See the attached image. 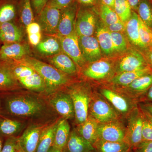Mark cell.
Returning a JSON list of instances; mask_svg holds the SVG:
<instances>
[{
  "instance_id": "37",
  "label": "cell",
  "mask_w": 152,
  "mask_h": 152,
  "mask_svg": "<svg viewBox=\"0 0 152 152\" xmlns=\"http://www.w3.org/2000/svg\"><path fill=\"white\" fill-rule=\"evenodd\" d=\"M140 40L145 49H152V28L148 26L139 18Z\"/></svg>"
},
{
  "instance_id": "5",
  "label": "cell",
  "mask_w": 152,
  "mask_h": 152,
  "mask_svg": "<svg viewBox=\"0 0 152 152\" xmlns=\"http://www.w3.org/2000/svg\"><path fill=\"white\" fill-rule=\"evenodd\" d=\"M98 93L105 98L123 118H126L137 107L134 99L116 90L101 88Z\"/></svg>"
},
{
  "instance_id": "34",
  "label": "cell",
  "mask_w": 152,
  "mask_h": 152,
  "mask_svg": "<svg viewBox=\"0 0 152 152\" xmlns=\"http://www.w3.org/2000/svg\"><path fill=\"white\" fill-rule=\"evenodd\" d=\"M19 4L18 13L21 22L26 27L34 22V16L31 0H21Z\"/></svg>"
},
{
  "instance_id": "41",
  "label": "cell",
  "mask_w": 152,
  "mask_h": 152,
  "mask_svg": "<svg viewBox=\"0 0 152 152\" xmlns=\"http://www.w3.org/2000/svg\"><path fill=\"white\" fill-rule=\"evenodd\" d=\"M18 149V137L7 138L1 152H16Z\"/></svg>"
},
{
  "instance_id": "30",
  "label": "cell",
  "mask_w": 152,
  "mask_h": 152,
  "mask_svg": "<svg viewBox=\"0 0 152 152\" xmlns=\"http://www.w3.org/2000/svg\"><path fill=\"white\" fill-rule=\"evenodd\" d=\"M24 126V124L18 120L0 117V136L7 138L16 137L21 132Z\"/></svg>"
},
{
  "instance_id": "9",
  "label": "cell",
  "mask_w": 152,
  "mask_h": 152,
  "mask_svg": "<svg viewBox=\"0 0 152 152\" xmlns=\"http://www.w3.org/2000/svg\"><path fill=\"white\" fill-rule=\"evenodd\" d=\"M126 127L121 120L106 124H99L98 139L111 142L125 141Z\"/></svg>"
},
{
  "instance_id": "4",
  "label": "cell",
  "mask_w": 152,
  "mask_h": 152,
  "mask_svg": "<svg viewBox=\"0 0 152 152\" xmlns=\"http://www.w3.org/2000/svg\"><path fill=\"white\" fill-rule=\"evenodd\" d=\"M88 115L99 124L112 122L123 118L105 98L94 91L90 101Z\"/></svg>"
},
{
  "instance_id": "2",
  "label": "cell",
  "mask_w": 152,
  "mask_h": 152,
  "mask_svg": "<svg viewBox=\"0 0 152 152\" xmlns=\"http://www.w3.org/2000/svg\"><path fill=\"white\" fill-rule=\"evenodd\" d=\"M34 69L43 79L47 90L45 96L61 89L70 81L68 75L57 69L53 66L50 65L34 58H26L18 61Z\"/></svg>"
},
{
  "instance_id": "13",
  "label": "cell",
  "mask_w": 152,
  "mask_h": 152,
  "mask_svg": "<svg viewBox=\"0 0 152 152\" xmlns=\"http://www.w3.org/2000/svg\"><path fill=\"white\" fill-rule=\"evenodd\" d=\"M22 86L14 74L12 61H0V92L13 91Z\"/></svg>"
},
{
  "instance_id": "10",
  "label": "cell",
  "mask_w": 152,
  "mask_h": 152,
  "mask_svg": "<svg viewBox=\"0 0 152 152\" xmlns=\"http://www.w3.org/2000/svg\"><path fill=\"white\" fill-rule=\"evenodd\" d=\"M62 50L70 57L76 65L83 67L86 61L82 54L80 47L78 36L74 31L66 37H60L59 39Z\"/></svg>"
},
{
  "instance_id": "16",
  "label": "cell",
  "mask_w": 152,
  "mask_h": 152,
  "mask_svg": "<svg viewBox=\"0 0 152 152\" xmlns=\"http://www.w3.org/2000/svg\"><path fill=\"white\" fill-rule=\"evenodd\" d=\"M113 70V65L110 62L99 60L91 63L83 70V73L87 78L99 81L108 77Z\"/></svg>"
},
{
  "instance_id": "51",
  "label": "cell",
  "mask_w": 152,
  "mask_h": 152,
  "mask_svg": "<svg viewBox=\"0 0 152 152\" xmlns=\"http://www.w3.org/2000/svg\"><path fill=\"white\" fill-rule=\"evenodd\" d=\"M79 1L84 5H91L95 3L96 0H79Z\"/></svg>"
},
{
  "instance_id": "7",
  "label": "cell",
  "mask_w": 152,
  "mask_h": 152,
  "mask_svg": "<svg viewBox=\"0 0 152 152\" xmlns=\"http://www.w3.org/2000/svg\"><path fill=\"white\" fill-rule=\"evenodd\" d=\"M47 97L49 105L62 118L67 120L75 119L73 104L66 90H58L47 96Z\"/></svg>"
},
{
  "instance_id": "11",
  "label": "cell",
  "mask_w": 152,
  "mask_h": 152,
  "mask_svg": "<svg viewBox=\"0 0 152 152\" xmlns=\"http://www.w3.org/2000/svg\"><path fill=\"white\" fill-rule=\"evenodd\" d=\"M62 10L46 5L39 14L41 30L50 34H57Z\"/></svg>"
},
{
  "instance_id": "14",
  "label": "cell",
  "mask_w": 152,
  "mask_h": 152,
  "mask_svg": "<svg viewBox=\"0 0 152 152\" xmlns=\"http://www.w3.org/2000/svg\"><path fill=\"white\" fill-rule=\"evenodd\" d=\"M148 67L149 66L143 56L137 51H133L120 60L117 67V74L139 70Z\"/></svg>"
},
{
  "instance_id": "55",
  "label": "cell",
  "mask_w": 152,
  "mask_h": 152,
  "mask_svg": "<svg viewBox=\"0 0 152 152\" xmlns=\"http://www.w3.org/2000/svg\"><path fill=\"white\" fill-rule=\"evenodd\" d=\"M3 147L2 142L0 138V152H1V151Z\"/></svg>"
},
{
  "instance_id": "47",
  "label": "cell",
  "mask_w": 152,
  "mask_h": 152,
  "mask_svg": "<svg viewBox=\"0 0 152 152\" xmlns=\"http://www.w3.org/2000/svg\"><path fill=\"white\" fill-rule=\"evenodd\" d=\"M28 38L31 45L37 46L40 42L42 35L41 32L37 34H28Z\"/></svg>"
},
{
  "instance_id": "17",
  "label": "cell",
  "mask_w": 152,
  "mask_h": 152,
  "mask_svg": "<svg viewBox=\"0 0 152 152\" xmlns=\"http://www.w3.org/2000/svg\"><path fill=\"white\" fill-rule=\"evenodd\" d=\"M27 45L14 43L3 45L0 49V61H18L29 53Z\"/></svg>"
},
{
  "instance_id": "24",
  "label": "cell",
  "mask_w": 152,
  "mask_h": 152,
  "mask_svg": "<svg viewBox=\"0 0 152 152\" xmlns=\"http://www.w3.org/2000/svg\"><path fill=\"white\" fill-rule=\"evenodd\" d=\"M99 123L90 116L76 129L79 134L94 145L97 140V128Z\"/></svg>"
},
{
  "instance_id": "59",
  "label": "cell",
  "mask_w": 152,
  "mask_h": 152,
  "mask_svg": "<svg viewBox=\"0 0 152 152\" xmlns=\"http://www.w3.org/2000/svg\"><path fill=\"white\" fill-rule=\"evenodd\" d=\"M0 1H1V0H0Z\"/></svg>"
},
{
  "instance_id": "35",
  "label": "cell",
  "mask_w": 152,
  "mask_h": 152,
  "mask_svg": "<svg viewBox=\"0 0 152 152\" xmlns=\"http://www.w3.org/2000/svg\"><path fill=\"white\" fill-rule=\"evenodd\" d=\"M137 12L144 23L152 28V5L149 0H141Z\"/></svg>"
},
{
  "instance_id": "53",
  "label": "cell",
  "mask_w": 152,
  "mask_h": 152,
  "mask_svg": "<svg viewBox=\"0 0 152 152\" xmlns=\"http://www.w3.org/2000/svg\"><path fill=\"white\" fill-rule=\"evenodd\" d=\"M147 96H148V98L149 99L152 100V86L149 90Z\"/></svg>"
},
{
  "instance_id": "3",
  "label": "cell",
  "mask_w": 152,
  "mask_h": 152,
  "mask_svg": "<svg viewBox=\"0 0 152 152\" xmlns=\"http://www.w3.org/2000/svg\"><path fill=\"white\" fill-rule=\"evenodd\" d=\"M66 90L72 98L75 121L78 126L84 122L88 116L90 101L94 91L88 85L83 83L71 85Z\"/></svg>"
},
{
  "instance_id": "33",
  "label": "cell",
  "mask_w": 152,
  "mask_h": 152,
  "mask_svg": "<svg viewBox=\"0 0 152 152\" xmlns=\"http://www.w3.org/2000/svg\"><path fill=\"white\" fill-rule=\"evenodd\" d=\"M96 37L101 50L107 55L115 52L111 33L107 28L100 26L97 29Z\"/></svg>"
},
{
  "instance_id": "28",
  "label": "cell",
  "mask_w": 152,
  "mask_h": 152,
  "mask_svg": "<svg viewBox=\"0 0 152 152\" xmlns=\"http://www.w3.org/2000/svg\"><path fill=\"white\" fill-rule=\"evenodd\" d=\"M17 0L0 1V24L14 21L18 13Z\"/></svg>"
},
{
  "instance_id": "52",
  "label": "cell",
  "mask_w": 152,
  "mask_h": 152,
  "mask_svg": "<svg viewBox=\"0 0 152 152\" xmlns=\"http://www.w3.org/2000/svg\"><path fill=\"white\" fill-rule=\"evenodd\" d=\"M48 152H64V150L60 149L54 146H52V148L49 150Z\"/></svg>"
},
{
  "instance_id": "39",
  "label": "cell",
  "mask_w": 152,
  "mask_h": 152,
  "mask_svg": "<svg viewBox=\"0 0 152 152\" xmlns=\"http://www.w3.org/2000/svg\"><path fill=\"white\" fill-rule=\"evenodd\" d=\"M143 117L142 140L152 141V118L150 114L141 108Z\"/></svg>"
},
{
  "instance_id": "48",
  "label": "cell",
  "mask_w": 152,
  "mask_h": 152,
  "mask_svg": "<svg viewBox=\"0 0 152 152\" xmlns=\"http://www.w3.org/2000/svg\"><path fill=\"white\" fill-rule=\"evenodd\" d=\"M128 1L132 9L134 10L137 11L141 0H128Z\"/></svg>"
},
{
  "instance_id": "25",
  "label": "cell",
  "mask_w": 152,
  "mask_h": 152,
  "mask_svg": "<svg viewBox=\"0 0 152 152\" xmlns=\"http://www.w3.org/2000/svg\"><path fill=\"white\" fill-rule=\"evenodd\" d=\"M59 119L48 124L42 132L36 152H48L53 145L55 132Z\"/></svg>"
},
{
  "instance_id": "40",
  "label": "cell",
  "mask_w": 152,
  "mask_h": 152,
  "mask_svg": "<svg viewBox=\"0 0 152 152\" xmlns=\"http://www.w3.org/2000/svg\"><path fill=\"white\" fill-rule=\"evenodd\" d=\"M110 33L115 51L120 53L126 50L127 44L124 36L121 32Z\"/></svg>"
},
{
  "instance_id": "38",
  "label": "cell",
  "mask_w": 152,
  "mask_h": 152,
  "mask_svg": "<svg viewBox=\"0 0 152 152\" xmlns=\"http://www.w3.org/2000/svg\"><path fill=\"white\" fill-rule=\"evenodd\" d=\"M100 15L101 19L106 26L113 24L120 20L113 9L103 4L101 6Z\"/></svg>"
},
{
  "instance_id": "6",
  "label": "cell",
  "mask_w": 152,
  "mask_h": 152,
  "mask_svg": "<svg viewBox=\"0 0 152 152\" xmlns=\"http://www.w3.org/2000/svg\"><path fill=\"white\" fill-rule=\"evenodd\" d=\"M126 118L127 126L125 142L132 148L142 141L143 117L141 109L136 107Z\"/></svg>"
},
{
  "instance_id": "27",
  "label": "cell",
  "mask_w": 152,
  "mask_h": 152,
  "mask_svg": "<svg viewBox=\"0 0 152 152\" xmlns=\"http://www.w3.org/2000/svg\"><path fill=\"white\" fill-rule=\"evenodd\" d=\"M125 31L132 43L140 48L145 49L140 40L139 35V17L132 11L130 18L125 23Z\"/></svg>"
},
{
  "instance_id": "22",
  "label": "cell",
  "mask_w": 152,
  "mask_h": 152,
  "mask_svg": "<svg viewBox=\"0 0 152 152\" xmlns=\"http://www.w3.org/2000/svg\"><path fill=\"white\" fill-rule=\"evenodd\" d=\"M149 67L139 70L124 72L117 74L110 80V82L114 86L120 89L127 86L133 81L142 76L151 74Z\"/></svg>"
},
{
  "instance_id": "54",
  "label": "cell",
  "mask_w": 152,
  "mask_h": 152,
  "mask_svg": "<svg viewBox=\"0 0 152 152\" xmlns=\"http://www.w3.org/2000/svg\"><path fill=\"white\" fill-rule=\"evenodd\" d=\"M148 58L149 59L150 61L152 64V49L150 50V51L148 53Z\"/></svg>"
},
{
  "instance_id": "56",
  "label": "cell",
  "mask_w": 152,
  "mask_h": 152,
  "mask_svg": "<svg viewBox=\"0 0 152 152\" xmlns=\"http://www.w3.org/2000/svg\"><path fill=\"white\" fill-rule=\"evenodd\" d=\"M16 152H22L21 150L20 149V148H19L18 145V150H17Z\"/></svg>"
},
{
  "instance_id": "44",
  "label": "cell",
  "mask_w": 152,
  "mask_h": 152,
  "mask_svg": "<svg viewBox=\"0 0 152 152\" xmlns=\"http://www.w3.org/2000/svg\"><path fill=\"white\" fill-rule=\"evenodd\" d=\"M125 23L122 22L121 20L110 25L109 26H106L108 30L111 32H121L125 31Z\"/></svg>"
},
{
  "instance_id": "36",
  "label": "cell",
  "mask_w": 152,
  "mask_h": 152,
  "mask_svg": "<svg viewBox=\"0 0 152 152\" xmlns=\"http://www.w3.org/2000/svg\"><path fill=\"white\" fill-rule=\"evenodd\" d=\"M114 9L120 20L124 23L130 18L132 10L128 0H115Z\"/></svg>"
},
{
  "instance_id": "23",
  "label": "cell",
  "mask_w": 152,
  "mask_h": 152,
  "mask_svg": "<svg viewBox=\"0 0 152 152\" xmlns=\"http://www.w3.org/2000/svg\"><path fill=\"white\" fill-rule=\"evenodd\" d=\"M49 60L54 67L68 75H75L77 71L75 64L64 53L53 56Z\"/></svg>"
},
{
  "instance_id": "1",
  "label": "cell",
  "mask_w": 152,
  "mask_h": 152,
  "mask_svg": "<svg viewBox=\"0 0 152 152\" xmlns=\"http://www.w3.org/2000/svg\"><path fill=\"white\" fill-rule=\"evenodd\" d=\"M3 108L5 113L12 116L37 119L44 118L51 112L48 101L38 94L14 93L7 94Z\"/></svg>"
},
{
  "instance_id": "18",
  "label": "cell",
  "mask_w": 152,
  "mask_h": 152,
  "mask_svg": "<svg viewBox=\"0 0 152 152\" xmlns=\"http://www.w3.org/2000/svg\"><path fill=\"white\" fill-rule=\"evenodd\" d=\"M76 13L77 7L74 4L62 10L57 33L59 38L69 35L75 31Z\"/></svg>"
},
{
  "instance_id": "8",
  "label": "cell",
  "mask_w": 152,
  "mask_h": 152,
  "mask_svg": "<svg viewBox=\"0 0 152 152\" xmlns=\"http://www.w3.org/2000/svg\"><path fill=\"white\" fill-rule=\"evenodd\" d=\"M48 124L36 123L30 125L18 137L19 148L23 152H36L42 132Z\"/></svg>"
},
{
  "instance_id": "26",
  "label": "cell",
  "mask_w": 152,
  "mask_h": 152,
  "mask_svg": "<svg viewBox=\"0 0 152 152\" xmlns=\"http://www.w3.org/2000/svg\"><path fill=\"white\" fill-rule=\"evenodd\" d=\"M68 120L59 119L55 132L53 146L64 150L71 133L70 126Z\"/></svg>"
},
{
  "instance_id": "15",
  "label": "cell",
  "mask_w": 152,
  "mask_h": 152,
  "mask_svg": "<svg viewBox=\"0 0 152 152\" xmlns=\"http://www.w3.org/2000/svg\"><path fill=\"white\" fill-rule=\"evenodd\" d=\"M79 41L86 62L92 63L101 59V50L96 38L92 36H80Z\"/></svg>"
},
{
  "instance_id": "29",
  "label": "cell",
  "mask_w": 152,
  "mask_h": 152,
  "mask_svg": "<svg viewBox=\"0 0 152 152\" xmlns=\"http://www.w3.org/2000/svg\"><path fill=\"white\" fill-rule=\"evenodd\" d=\"M22 86L30 91L45 95L47 87L43 79L38 73L21 79L18 80Z\"/></svg>"
},
{
  "instance_id": "21",
  "label": "cell",
  "mask_w": 152,
  "mask_h": 152,
  "mask_svg": "<svg viewBox=\"0 0 152 152\" xmlns=\"http://www.w3.org/2000/svg\"><path fill=\"white\" fill-rule=\"evenodd\" d=\"M152 86V75L150 74L140 77L127 86L116 91L135 99L136 95L145 91Z\"/></svg>"
},
{
  "instance_id": "19",
  "label": "cell",
  "mask_w": 152,
  "mask_h": 152,
  "mask_svg": "<svg viewBox=\"0 0 152 152\" xmlns=\"http://www.w3.org/2000/svg\"><path fill=\"white\" fill-rule=\"evenodd\" d=\"M64 152H96L93 145L80 135L76 129L71 131Z\"/></svg>"
},
{
  "instance_id": "49",
  "label": "cell",
  "mask_w": 152,
  "mask_h": 152,
  "mask_svg": "<svg viewBox=\"0 0 152 152\" xmlns=\"http://www.w3.org/2000/svg\"><path fill=\"white\" fill-rule=\"evenodd\" d=\"M141 108L148 112L152 118V104H145L143 105L142 107V106Z\"/></svg>"
},
{
  "instance_id": "12",
  "label": "cell",
  "mask_w": 152,
  "mask_h": 152,
  "mask_svg": "<svg viewBox=\"0 0 152 152\" xmlns=\"http://www.w3.org/2000/svg\"><path fill=\"white\" fill-rule=\"evenodd\" d=\"M96 18L94 13L88 9H82L77 15L75 31L78 37L93 35Z\"/></svg>"
},
{
  "instance_id": "46",
  "label": "cell",
  "mask_w": 152,
  "mask_h": 152,
  "mask_svg": "<svg viewBox=\"0 0 152 152\" xmlns=\"http://www.w3.org/2000/svg\"><path fill=\"white\" fill-rule=\"evenodd\" d=\"M26 31L28 34H37L40 33L41 28L40 26L37 23L33 22L26 27Z\"/></svg>"
},
{
  "instance_id": "50",
  "label": "cell",
  "mask_w": 152,
  "mask_h": 152,
  "mask_svg": "<svg viewBox=\"0 0 152 152\" xmlns=\"http://www.w3.org/2000/svg\"><path fill=\"white\" fill-rule=\"evenodd\" d=\"M102 4L108 6L113 9H114L115 0H102Z\"/></svg>"
},
{
  "instance_id": "42",
  "label": "cell",
  "mask_w": 152,
  "mask_h": 152,
  "mask_svg": "<svg viewBox=\"0 0 152 152\" xmlns=\"http://www.w3.org/2000/svg\"><path fill=\"white\" fill-rule=\"evenodd\" d=\"M72 0H48L46 5L63 10L72 4Z\"/></svg>"
},
{
  "instance_id": "32",
  "label": "cell",
  "mask_w": 152,
  "mask_h": 152,
  "mask_svg": "<svg viewBox=\"0 0 152 152\" xmlns=\"http://www.w3.org/2000/svg\"><path fill=\"white\" fill-rule=\"evenodd\" d=\"M37 48L41 54L49 56L58 54L62 50L59 40L53 37L46 38L41 41L37 46Z\"/></svg>"
},
{
  "instance_id": "31",
  "label": "cell",
  "mask_w": 152,
  "mask_h": 152,
  "mask_svg": "<svg viewBox=\"0 0 152 152\" xmlns=\"http://www.w3.org/2000/svg\"><path fill=\"white\" fill-rule=\"evenodd\" d=\"M96 152H125L131 149L126 142H111L98 139L94 145Z\"/></svg>"
},
{
  "instance_id": "58",
  "label": "cell",
  "mask_w": 152,
  "mask_h": 152,
  "mask_svg": "<svg viewBox=\"0 0 152 152\" xmlns=\"http://www.w3.org/2000/svg\"><path fill=\"white\" fill-rule=\"evenodd\" d=\"M1 41H0V44H1ZM0 45H1V44H0ZM1 45H0V49H1Z\"/></svg>"
},
{
  "instance_id": "57",
  "label": "cell",
  "mask_w": 152,
  "mask_h": 152,
  "mask_svg": "<svg viewBox=\"0 0 152 152\" xmlns=\"http://www.w3.org/2000/svg\"><path fill=\"white\" fill-rule=\"evenodd\" d=\"M125 152H133L131 151H130V150H128V151H126Z\"/></svg>"
},
{
  "instance_id": "45",
  "label": "cell",
  "mask_w": 152,
  "mask_h": 152,
  "mask_svg": "<svg viewBox=\"0 0 152 152\" xmlns=\"http://www.w3.org/2000/svg\"><path fill=\"white\" fill-rule=\"evenodd\" d=\"M48 0H32L33 7L36 13L39 15L46 6Z\"/></svg>"
},
{
  "instance_id": "20",
  "label": "cell",
  "mask_w": 152,
  "mask_h": 152,
  "mask_svg": "<svg viewBox=\"0 0 152 152\" xmlns=\"http://www.w3.org/2000/svg\"><path fill=\"white\" fill-rule=\"evenodd\" d=\"M23 32L15 21L0 24V41L3 45L20 42Z\"/></svg>"
},
{
  "instance_id": "43",
  "label": "cell",
  "mask_w": 152,
  "mask_h": 152,
  "mask_svg": "<svg viewBox=\"0 0 152 152\" xmlns=\"http://www.w3.org/2000/svg\"><path fill=\"white\" fill-rule=\"evenodd\" d=\"M132 148L135 152H152V141L142 140Z\"/></svg>"
}]
</instances>
